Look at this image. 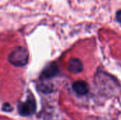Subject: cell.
<instances>
[{
	"mask_svg": "<svg viewBox=\"0 0 121 120\" xmlns=\"http://www.w3.org/2000/svg\"><path fill=\"white\" fill-rule=\"evenodd\" d=\"M29 59V53L28 50L24 47H18L11 52L9 57V62L16 67H22L26 66Z\"/></svg>",
	"mask_w": 121,
	"mask_h": 120,
	"instance_id": "6da1fadb",
	"label": "cell"
},
{
	"mask_svg": "<svg viewBox=\"0 0 121 120\" xmlns=\"http://www.w3.org/2000/svg\"><path fill=\"white\" fill-rule=\"evenodd\" d=\"M36 102L33 95L28 96L26 101L18 105V111L21 116H30L35 114L36 111Z\"/></svg>",
	"mask_w": 121,
	"mask_h": 120,
	"instance_id": "7a4b0ae2",
	"label": "cell"
},
{
	"mask_svg": "<svg viewBox=\"0 0 121 120\" xmlns=\"http://www.w3.org/2000/svg\"><path fill=\"white\" fill-rule=\"evenodd\" d=\"M59 73V69L57 66V64L55 62H52L49 64L48 66H46L44 69L43 70L41 74H40V79H52L57 75Z\"/></svg>",
	"mask_w": 121,
	"mask_h": 120,
	"instance_id": "3957f363",
	"label": "cell"
},
{
	"mask_svg": "<svg viewBox=\"0 0 121 120\" xmlns=\"http://www.w3.org/2000/svg\"><path fill=\"white\" fill-rule=\"evenodd\" d=\"M72 89L77 95H85L89 91V86L86 81L83 80H79L74 82L72 84Z\"/></svg>",
	"mask_w": 121,
	"mask_h": 120,
	"instance_id": "277c9868",
	"label": "cell"
},
{
	"mask_svg": "<svg viewBox=\"0 0 121 120\" xmlns=\"http://www.w3.org/2000/svg\"><path fill=\"white\" fill-rule=\"evenodd\" d=\"M84 69V65L82 61L77 58L70 59L68 62V70L74 74L81 73Z\"/></svg>",
	"mask_w": 121,
	"mask_h": 120,
	"instance_id": "5b68a950",
	"label": "cell"
},
{
	"mask_svg": "<svg viewBox=\"0 0 121 120\" xmlns=\"http://www.w3.org/2000/svg\"><path fill=\"white\" fill-rule=\"evenodd\" d=\"M39 90L44 93H50L52 92L53 88L51 84L42 83V84L39 85Z\"/></svg>",
	"mask_w": 121,
	"mask_h": 120,
	"instance_id": "8992f818",
	"label": "cell"
},
{
	"mask_svg": "<svg viewBox=\"0 0 121 120\" xmlns=\"http://www.w3.org/2000/svg\"><path fill=\"white\" fill-rule=\"evenodd\" d=\"M2 111L4 112H11L12 110H13V108L11 107V105L7 103H4L3 105H2Z\"/></svg>",
	"mask_w": 121,
	"mask_h": 120,
	"instance_id": "52a82bcc",
	"label": "cell"
},
{
	"mask_svg": "<svg viewBox=\"0 0 121 120\" xmlns=\"http://www.w3.org/2000/svg\"><path fill=\"white\" fill-rule=\"evenodd\" d=\"M116 18L117 21H118V23H121V10H118V11L116 12Z\"/></svg>",
	"mask_w": 121,
	"mask_h": 120,
	"instance_id": "ba28073f",
	"label": "cell"
}]
</instances>
